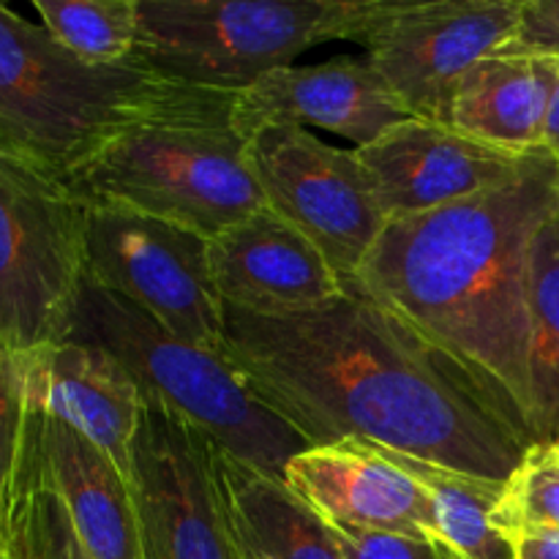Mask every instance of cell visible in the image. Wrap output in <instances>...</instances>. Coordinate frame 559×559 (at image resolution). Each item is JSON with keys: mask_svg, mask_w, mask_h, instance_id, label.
I'll return each instance as SVG.
<instances>
[{"mask_svg": "<svg viewBox=\"0 0 559 559\" xmlns=\"http://www.w3.org/2000/svg\"><path fill=\"white\" fill-rule=\"evenodd\" d=\"M224 355L309 445L374 442L491 480L533 445L456 360L353 284L304 314L224 306Z\"/></svg>", "mask_w": 559, "mask_h": 559, "instance_id": "obj_1", "label": "cell"}, {"mask_svg": "<svg viewBox=\"0 0 559 559\" xmlns=\"http://www.w3.org/2000/svg\"><path fill=\"white\" fill-rule=\"evenodd\" d=\"M557 211L559 167L540 147L495 189L388 222L347 284L456 360L527 429L530 254Z\"/></svg>", "mask_w": 559, "mask_h": 559, "instance_id": "obj_2", "label": "cell"}, {"mask_svg": "<svg viewBox=\"0 0 559 559\" xmlns=\"http://www.w3.org/2000/svg\"><path fill=\"white\" fill-rule=\"evenodd\" d=\"M197 85L142 58L96 66L0 3V147L71 183L115 136Z\"/></svg>", "mask_w": 559, "mask_h": 559, "instance_id": "obj_3", "label": "cell"}, {"mask_svg": "<svg viewBox=\"0 0 559 559\" xmlns=\"http://www.w3.org/2000/svg\"><path fill=\"white\" fill-rule=\"evenodd\" d=\"M233 107L235 93L194 87L115 136L69 186L85 202L134 207L213 240L265 207Z\"/></svg>", "mask_w": 559, "mask_h": 559, "instance_id": "obj_4", "label": "cell"}, {"mask_svg": "<svg viewBox=\"0 0 559 559\" xmlns=\"http://www.w3.org/2000/svg\"><path fill=\"white\" fill-rule=\"evenodd\" d=\"M71 342L102 347L151 396L205 431L224 453L282 480L295 453L311 448L257 396L227 355L183 342L131 300L87 282L71 320Z\"/></svg>", "mask_w": 559, "mask_h": 559, "instance_id": "obj_5", "label": "cell"}, {"mask_svg": "<svg viewBox=\"0 0 559 559\" xmlns=\"http://www.w3.org/2000/svg\"><path fill=\"white\" fill-rule=\"evenodd\" d=\"M360 0H140L136 58L169 80L240 93L333 38L353 41Z\"/></svg>", "mask_w": 559, "mask_h": 559, "instance_id": "obj_6", "label": "cell"}, {"mask_svg": "<svg viewBox=\"0 0 559 559\" xmlns=\"http://www.w3.org/2000/svg\"><path fill=\"white\" fill-rule=\"evenodd\" d=\"M85 284V202L0 147V347L66 342Z\"/></svg>", "mask_w": 559, "mask_h": 559, "instance_id": "obj_7", "label": "cell"}, {"mask_svg": "<svg viewBox=\"0 0 559 559\" xmlns=\"http://www.w3.org/2000/svg\"><path fill=\"white\" fill-rule=\"evenodd\" d=\"M85 278L183 342L224 355V300L205 235L115 202H85Z\"/></svg>", "mask_w": 559, "mask_h": 559, "instance_id": "obj_8", "label": "cell"}, {"mask_svg": "<svg viewBox=\"0 0 559 559\" xmlns=\"http://www.w3.org/2000/svg\"><path fill=\"white\" fill-rule=\"evenodd\" d=\"M522 0H360L364 44L413 118L448 126L459 80L516 31Z\"/></svg>", "mask_w": 559, "mask_h": 559, "instance_id": "obj_9", "label": "cell"}, {"mask_svg": "<svg viewBox=\"0 0 559 559\" xmlns=\"http://www.w3.org/2000/svg\"><path fill=\"white\" fill-rule=\"evenodd\" d=\"M246 162L265 205L349 282L388 224L358 153L328 145L304 126L271 123L246 136Z\"/></svg>", "mask_w": 559, "mask_h": 559, "instance_id": "obj_10", "label": "cell"}, {"mask_svg": "<svg viewBox=\"0 0 559 559\" xmlns=\"http://www.w3.org/2000/svg\"><path fill=\"white\" fill-rule=\"evenodd\" d=\"M131 495L145 559H243L218 473V445L145 393L131 445Z\"/></svg>", "mask_w": 559, "mask_h": 559, "instance_id": "obj_11", "label": "cell"}, {"mask_svg": "<svg viewBox=\"0 0 559 559\" xmlns=\"http://www.w3.org/2000/svg\"><path fill=\"white\" fill-rule=\"evenodd\" d=\"M235 126L243 136L271 123L317 126L358 147L413 118L369 55H338L317 66L271 71L235 93Z\"/></svg>", "mask_w": 559, "mask_h": 559, "instance_id": "obj_12", "label": "cell"}, {"mask_svg": "<svg viewBox=\"0 0 559 559\" xmlns=\"http://www.w3.org/2000/svg\"><path fill=\"white\" fill-rule=\"evenodd\" d=\"M388 222L453 205L511 180L527 156L497 151L435 120L407 118L358 147Z\"/></svg>", "mask_w": 559, "mask_h": 559, "instance_id": "obj_13", "label": "cell"}, {"mask_svg": "<svg viewBox=\"0 0 559 559\" xmlns=\"http://www.w3.org/2000/svg\"><path fill=\"white\" fill-rule=\"evenodd\" d=\"M282 484L331 527L435 535L431 497L374 442L306 448L289 459Z\"/></svg>", "mask_w": 559, "mask_h": 559, "instance_id": "obj_14", "label": "cell"}, {"mask_svg": "<svg viewBox=\"0 0 559 559\" xmlns=\"http://www.w3.org/2000/svg\"><path fill=\"white\" fill-rule=\"evenodd\" d=\"M211 271L224 306L254 317L304 314L347 287L322 251L267 205L211 240Z\"/></svg>", "mask_w": 559, "mask_h": 559, "instance_id": "obj_15", "label": "cell"}, {"mask_svg": "<svg viewBox=\"0 0 559 559\" xmlns=\"http://www.w3.org/2000/svg\"><path fill=\"white\" fill-rule=\"evenodd\" d=\"M20 358L27 404L80 431L129 478L145 391L123 364L96 344L71 338Z\"/></svg>", "mask_w": 559, "mask_h": 559, "instance_id": "obj_16", "label": "cell"}, {"mask_svg": "<svg viewBox=\"0 0 559 559\" xmlns=\"http://www.w3.org/2000/svg\"><path fill=\"white\" fill-rule=\"evenodd\" d=\"M27 437L93 559H145L131 484L118 464L63 420L27 409Z\"/></svg>", "mask_w": 559, "mask_h": 559, "instance_id": "obj_17", "label": "cell"}, {"mask_svg": "<svg viewBox=\"0 0 559 559\" xmlns=\"http://www.w3.org/2000/svg\"><path fill=\"white\" fill-rule=\"evenodd\" d=\"M557 76L555 58L491 55L459 80L448 126L513 156L540 151Z\"/></svg>", "mask_w": 559, "mask_h": 559, "instance_id": "obj_18", "label": "cell"}, {"mask_svg": "<svg viewBox=\"0 0 559 559\" xmlns=\"http://www.w3.org/2000/svg\"><path fill=\"white\" fill-rule=\"evenodd\" d=\"M224 500L243 559H347L331 524L282 480L218 448Z\"/></svg>", "mask_w": 559, "mask_h": 559, "instance_id": "obj_19", "label": "cell"}, {"mask_svg": "<svg viewBox=\"0 0 559 559\" xmlns=\"http://www.w3.org/2000/svg\"><path fill=\"white\" fill-rule=\"evenodd\" d=\"M527 309V429L533 442H555L559 440V211L533 240Z\"/></svg>", "mask_w": 559, "mask_h": 559, "instance_id": "obj_20", "label": "cell"}, {"mask_svg": "<svg viewBox=\"0 0 559 559\" xmlns=\"http://www.w3.org/2000/svg\"><path fill=\"white\" fill-rule=\"evenodd\" d=\"M385 453L418 480L435 506V535L467 559H516L513 540L491 524V511L506 480L456 473L424 459Z\"/></svg>", "mask_w": 559, "mask_h": 559, "instance_id": "obj_21", "label": "cell"}, {"mask_svg": "<svg viewBox=\"0 0 559 559\" xmlns=\"http://www.w3.org/2000/svg\"><path fill=\"white\" fill-rule=\"evenodd\" d=\"M0 546L5 559H93L44 473L27 426L14 486L0 508Z\"/></svg>", "mask_w": 559, "mask_h": 559, "instance_id": "obj_22", "label": "cell"}, {"mask_svg": "<svg viewBox=\"0 0 559 559\" xmlns=\"http://www.w3.org/2000/svg\"><path fill=\"white\" fill-rule=\"evenodd\" d=\"M41 25L76 58L96 66L134 58L140 0H36Z\"/></svg>", "mask_w": 559, "mask_h": 559, "instance_id": "obj_23", "label": "cell"}, {"mask_svg": "<svg viewBox=\"0 0 559 559\" xmlns=\"http://www.w3.org/2000/svg\"><path fill=\"white\" fill-rule=\"evenodd\" d=\"M491 524L508 538L524 530H559V440L533 442L502 484Z\"/></svg>", "mask_w": 559, "mask_h": 559, "instance_id": "obj_24", "label": "cell"}, {"mask_svg": "<svg viewBox=\"0 0 559 559\" xmlns=\"http://www.w3.org/2000/svg\"><path fill=\"white\" fill-rule=\"evenodd\" d=\"M27 382L20 355L0 347V508L5 506L16 467H20L22 442L27 426Z\"/></svg>", "mask_w": 559, "mask_h": 559, "instance_id": "obj_25", "label": "cell"}, {"mask_svg": "<svg viewBox=\"0 0 559 559\" xmlns=\"http://www.w3.org/2000/svg\"><path fill=\"white\" fill-rule=\"evenodd\" d=\"M347 559H467L437 535L366 533L353 527H331Z\"/></svg>", "mask_w": 559, "mask_h": 559, "instance_id": "obj_26", "label": "cell"}, {"mask_svg": "<svg viewBox=\"0 0 559 559\" xmlns=\"http://www.w3.org/2000/svg\"><path fill=\"white\" fill-rule=\"evenodd\" d=\"M497 55L559 60V0H522L516 31Z\"/></svg>", "mask_w": 559, "mask_h": 559, "instance_id": "obj_27", "label": "cell"}, {"mask_svg": "<svg viewBox=\"0 0 559 559\" xmlns=\"http://www.w3.org/2000/svg\"><path fill=\"white\" fill-rule=\"evenodd\" d=\"M511 540L516 559H559V530H524Z\"/></svg>", "mask_w": 559, "mask_h": 559, "instance_id": "obj_28", "label": "cell"}, {"mask_svg": "<svg viewBox=\"0 0 559 559\" xmlns=\"http://www.w3.org/2000/svg\"><path fill=\"white\" fill-rule=\"evenodd\" d=\"M559 63V60H557ZM544 147L551 158L557 162L559 167V76H557V91L555 98H551V109H549V120H546V131H544Z\"/></svg>", "mask_w": 559, "mask_h": 559, "instance_id": "obj_29", "label": "cell"}, {"mask_svg": "<svg viewBox=\"0 0 559 559\" xmlns=\"http://www.w3.org/2000/svg\"><path fill=\"white\" fill-rule=\"evenodd\" d=\"M0 559H5V551H3V546H0Z\"/></svg>", "mask_w": 559, "mask_h": 559, "instance_id": "obj_30", "label": "cell"}]
</instances>
